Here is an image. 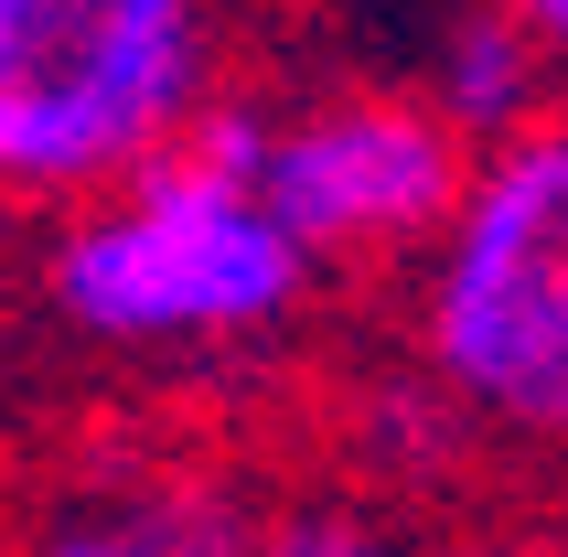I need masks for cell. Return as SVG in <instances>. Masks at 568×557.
Returning a JSON list of instances; mask_svg holds the SVG:
<instances>
[{"mask_svg": "<svg viewBox=\"0 0 568 557\" xmlns=\"http://www.w3.org/2000/svg\"><path fill=\"white\" fill-rule=\"evenodd\" d=\"M418 87L440 97V119L462 129L473 151H494V140H515V129H537L547 108H558L568 75L547 64V43L515 22L505 0H473V11L440 32V54H429V75H418Z\"/></svg>", "mask_w": 568, "mask_h": 557, "instance_id": "6", "label": "cell"}, {"mask_svg": "<svg viewBox=\"0 0 568 557\" xmlns=\"http://www.w3.org/2000/svg\"><path fill=\"white\" fill-rule=\"evenodd\" d=\"M408 354L462 439L568 472V97L483 151L450 236L408 278Z\"/></svg>", "mask_w": 568, "mask_h": 557, "instance_id": "2", "label": "cell"}, {"mask_svg": "<svg viewBox=\"0 0 568 557\" xmlns=\"http://www.w3.org/2000/svg\"><path fill=\"white\" fill-rule=\"evenodd\" d=\"M505 11H515L526 32H537V43H547V64L568 75V0H505Z\"/></svg>", "mask_w": 568, "mask_h": 557, "instance_id": "8", "label": "cell"}, {"mask_svg": "<svg viewBox=\"0 0 568 557\" xmlns=\"http://www.w3.org/2000/svg\"><path fill=\"white\" fill-rule=\"evenodd\" d=\"M247 557H462L429 515L386 494H344V483H290V494H257Z\"/></svg>", "mask_w": 568, "mask_h": 557, "instance_id": "7", "label": "cell"}, {"mask_svg": "<svg viewBox=\"0 0 568 557\" xmlns=\"http://www.w3.org/2000/svg\"><path fill=\"white\" fill-rule=\"evenodd\" d=\"M322 257L290 236V215L257 183L247 97H225L193 129V151L161 172L97 193L75 215H43L32 236V311L43 333L97 365H247L290 343L322 301Z\"/></svg>", "mask_w": 568, "mask_h": 557, "instance_id": "1", "label": "cell"}, {"mask_svg": "<svg viewBox=\"0 0 568 557\" xmlns=\"http://www.w3.org/2000/svg\"><path fill=\"white\" fill-rule=\"evenodd\" d=\"M257 183L322 269H429L483 151L440 119L429 87H312L247 97Z\"/></svg>", "mask_w": 568, "mask_h": 557, "instance_id": "4", "label": "cell"}, {"mask_svg": "<svg viewBox=\"0 0 568 557\" xmlns=\"http://www.w3.org/2000/svg\"><path fill=\"white\" fill-rule=\"evenodd\" d=\"M257 504L225 472L151 462L108 472V483H54L32 504V526L11 536V557H247Z\"/></svg>", "mask_w": 568, "mask_h": 557, "instance_id": "5", "label": "cell"}, {"mask_svg": "<svg viewBox=\"0 0 568 557\" xmlns=\"http://www.w3.org/2000/svg\"><path fill=\"white\" fill-rule=\"evenodd\" d=\"M225 97L215 0H0V183L32 215L161 172Z\"/></svg>", "mask_w": 568, "mask_h": 557, "instance_id": "3", "label": "cell"}]
</instances>
